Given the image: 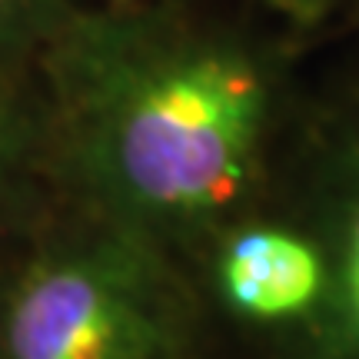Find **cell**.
<instances>
[{
    "instance_id": "obj_1",
    "label": "cell",
    "mask_w": 359,
    "mask_h": 359,
    "mask_svg": "<svg viewBox=\"0 0 359 359\" xmlns=\"http://www.w3.org/2000/svg\"><path fill=\"white\" fill-rule=\"evenodd\" d=\"M266 93L243 57L183 50L147 67L114 110L110 163L143 210L200 217L243 190Z\"/></svg>"
},
{
    "instance_id": "obj_2",
    "label": "cell",
    "mask_w": 359,
    "mask_h": 359,
    "mask_svg": "<svg viewBox=\"0 0 359 359\" xmlns=\"http://www.w3.org/2000/svg\"><path fill=\"white\" fill-rule=\"evenodd\" d=\"M4 359H163L167 316L114 257H57L17 283L4 316Z\"/></svg>"
},
{
    "instance_id": "obj_3",
    "label": "cell",
    "mask_w": 359,
    "mask_h": 359,
    "mask_svg": "<svg viewBox=\"0 0 359 359\" xmlns=\"http://www.w3.org/2000/svg\"><path fill=\"white\" fill-rule=\"evenodd\" d=\"M219 280L240 313L253 320H286L320 296L323 259L293 233L250 230L226 246Z\"/></svg>"
},
{
    "instance_id": "obj_4",
    "label": "cell",
    "mask_w": 359,
    "mask_h": 359,
    "mask_svg": "<svg viewBox=\"0 0 359 359\" xmlns=\"http://www.w3.org/2000/svg\"><path fill=\"white\" fill-rule=\"evenodd\" d=\"M346 299H349V313L353 323L359 330V213L353 219V230H349V250H346Z\"/></svg>"
},
{
    "instance_id": "obj_5",
    "label": "cell",
    "mask_w": 359,
    "mask_h": 359,
    "mask_svg": "<svg viewBox=\"0 0 359 359\" xmlns=\"http://www.w3.org/2000/svg\"><path fill=\"white\" fill-rule=\"evenodd\" d=\"M11 154H13V120L0 107V180H4L7 167H11Z\"/></svg>"
},
{
    "instance_id": "obj_6",
    "label": "cell",
    "mask_w": 359,
    "mask_h": 359,
    "mask_svg": "<svg viewBox=\"0 0 359 359\" xmlns=\"http://www.w3.org/2000/svg\"><path fill=\"white\" fill-rule=\"evenodd\" d=\"M4 4H7V0H0V7H4Z\"/></svg>"
}]
</instances>
